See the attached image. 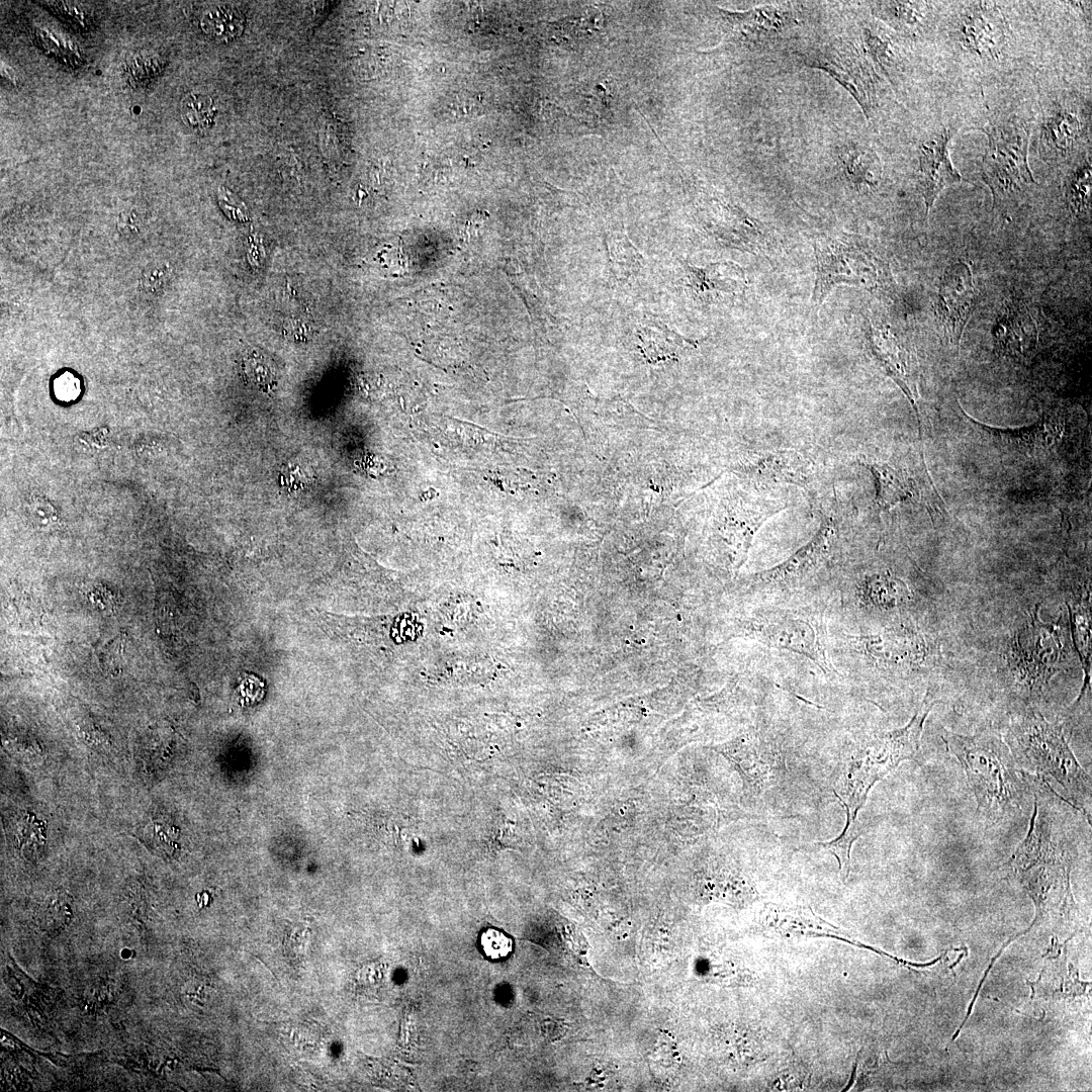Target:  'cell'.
I'll return each mask as SVG.
<instances>
[{"mask_svg":"<svg viewBox=\"0 0 1092 1092\" xmlns=\"http://www.w3.org/2000/svg\"><path fill=\"white\" fill-rule=\"evenodd\" d=\"M1090 105L1081 104L1071 96L1046 102L1041 109L1038 125V154L1050 164H1060L1076 158L1090 142Z\"/></svg>","mask_w":1092,"mask_h":1092,"instance_id":"9c48e42d","label":"cell"},{"mask_svg":"<svg viewBox=\"0 0 1092 1092\" xmlns=\"http://www.w3.org/2000/svg\"><path fill=\"white\" fill-rule=\"evenodd\" d=\"M868 342L876 360L915 405L917 374L909 352L890 331L884 329L870 327Z\"/></svg>","mask_w":1092,"mask_h":1092,"instance_id":"ac0fdd59","label":"cell"},{"mask_svg":"<svg viewBox=\"0 0 1092 1092\" xmlns=\"http://www.w3.org/2000/svg\"><path fill=\"white\" fill-rule=\"evenodd\" d=\"M480 946L485 957L491 960H500L511 953L513 941L505 933L488 928L480 936Z\"/></svg>","mask_w":1092,"mask_h":1092,"instance_id":"d6a6232c","label":"cell"},{"mask_svg":"<svg viewBox=\"0 0 1092 1092\" xmlns=\"http://www.w3.org/2000/svg\"><path fill=\"white\" fill-rule=\"evenodd\" d=\"M1092 165L1087 153L1077 158L1065 182V197L1071 212L1080 217L1090 213Z\"/></svg>","mask_w":1092,"mask_h":1092,"instance_id":"484cf974","label":"cell"},{"mask_svg":"<svg viewBox=\"0 0 1092 1092\" xmlns=\"http://www.w3.org/2000/svg\"><path fill=\"white\" fill-rule=\"evenodd\" d=\"M124 643L125 636L121 633L104 646L99 655L103 670L108 673H117L120 670V660L123 655Z\"/></svg>","mask_w":1092,"mask_h":1092,"instance_id":"836d02e7","label":"cell"},{"mask_svg":"<svg viewBox=\"0 0 1092 1092\" xmlns=\"http://www.w3.org/2000/svg\"><path fill=\"white\" fill-rule=\"evenodd\" d=\"M816 281L812 304L818 310L828 293L837 285L873 288L877 270L868 251L851 241L828 239L815 247Z\"/></svg>","mask_w":1092,"mask_h":1092,"instance_id":"7c38bea8","label":"cell"},{"mask_svg":"<svg viewBox=\"0 0 1092 1092\" xmlns=\"http://www.w3.org/2000/svg\"><path fill=\"white\" fill-rule=\"evenodd\" d=\"M843 647L870 666L889 671L911 670L925 658L926 644L916 630L898 625L879 633L843 634Z\"/></svg>","mask_w":1092,"mask_h":1092,"instance_id":"5bb4252c","label":"cell"},{"mask_svg":"<svg viewBox=\"0 0 1092 1092\" xmlns=\"http://www.w3.org/2000/svg\"><path fill=\"white\" fill-rule=\"evenodd\" d=\"M690 286L699 294L716 292L737 294L746 286L743 270L731 262H720L704 268L689 267Z\"/></svg>","mask_w":1092,"mask_h":1092,"instance_id":"603a6c76","label":"cell"},{"mask_svg":"<svg viewBox=\"0 0 1092 1092\" xmlns=\"http://www.w3.org/2000/svg\"><path fill=\"white\" fill-rule=\"evenodd\" d=\"M838 534L832 524H823L806 546L782 564L760 572L754 582L760 599H779L802 593L816 582L823 566L829 561Z\"/></svg>","mask_w":1092,"mask_h":1092,"instance_id":"30bf717a","label":"cell"},{"mask_svg":"<svg viewBox=\"0 0 1092 1092\" xmlns=\"http://www.w3.org/2000/svg\"><path fill=\"white\" fill-rule=\"evenodd\" d=\"M54 7H55L56 11H59L63 15H67L68 18L74 19L79 24L84 25L83 20L86 19V13H84L85 8H82L79 5H73L71 3L65 4L64 2H61L58 5H56L54 3Z\"/></svg>","mask_w":1092,"mask_h":1092,"instance_id":"74e56055","label":"cell"},{"mask_svg":"<svg viewBox=\"0 0 1092 1092\" xmlns=\"http://www.w3.org/2000/svg\"><path fill=\"white\" fill-rule=\"evenodd\" d=\"M981 130L988 140L982 178L991 190L994 206H1007L1035 185L1028 164L1030 125L1009 115L991 119Z\"/></svg>","mask_w":1092,"mask_h":1092,"instance_id":"5b68a950","label":"cell"},{"mask_svg":"<svg viewBox=\"0 0 1092 1092\" xmlns=\"http://www.w3.org/2000/svg\"><path fill=\"white\" fill-rule=\"evenodd\" d=\"M725 752L739 766L748 794L760 802L787 781L786 757L779 739L761 726L727 746Z\"/></svg>","mask_w":1092,"mask_h":1092,"instance_id":"8fae6325","label":"cell"},{"mask_svg":"<svg viewBox=\"0 0 1092 1092\" xmlns=\"http://www.w3.org/2000/svg\"><path fill=\"white\" fill-rule=\"evenodd\" d=\"M1071 624L1073 644L1079 655L1084 671L1083 685L1074 707L1091 694V592L1085 589L1078 595H1071L1066 602Z\"/></svg>","mask_w":1092,"mask_h":1092,"instance_id":"44dd1931","label":"cell"},{"mask_svg":"<svg viewBox=\"0 0 1092 1092\" xmlns=\"http://www.w3.org/2000/svg\"><path fill=\"white\" fill-rule=\"evenodd\" d=\"M27 512L32 522L41 528L53 526L58 519L55 508L38 496L29 499Z\"/></svg>","mask_w":1092,"mask_h":1092,"instance_id":"e575fe53","label":"cell"},{"mask_svg":"<svg viewBox=\"0 0 1092 1092\" xmlns=\"http://www.w3.org/2000/svg\"><path fill=\"white\" fill-rule=\"evenodd\" d=\"M1040 604L1015 633L1010 650L1011 665L1030 693H1041L1064 660L1065 625L1060 620L1042 622Z\"/></svg>","mask_w":1092,"mask_h":1092,"instance_id":"52a82bcc","label":"cell"},{"mask_svg":"<svg viewBox=\"0 0 1092 1092\" xmlns=\"http://www.w3.org/2000/svg\"><path fill=\"white\" fill-rule=\"evenodd\" d=\"M245 372L247 377L258 384L266 385L272 379L270 369L256 358L246 360Z\"/></svg>","mask_w":1092,"mask_h":1092,"instance_id":"8d00e7d4","label":"cell"},{"mask_svg":"<svg viewBox=\"0 0 1092 1092\" xmlns=\"http://www.w3.org/2000/svg\"><path fill=\"white\" fill-rule=\"evenodd\" d=\"M182 120L190 127L206 129L213 121L214 108L212 99L201 93H189L180 104Z\"/></svg>","mask_w":1092,"mask_h":1092,"instance_id":"1f68e13d","label":"cell"},{"mask_svg":"<svg viewBox=\"0 0 1092 1092\" xmlns=\"http://www.w3.org/2000/svg\"><path fill=\"white\" fill-rule=\"evenodd\" d=\"M858 605L881 613L899 611L911 599L908 585L890 572L867 575L856 586Z\"/></svg>","mask_w":1092,"mask_h":1092,"instance_id":"7402d4cb","label":"cell"},{"mask_svg":"<svg viewBox=\"0 0 1092 1092\" xmlns=\"http://www.w3.org/2000/svg\"><path fill=\"white\" fill-rule=\"evenodd\" d=\"M806 65L834 77L854 97L868 118L878 106L879 79L863 53L847 42H830L803 54Z\"/></svg>","mask_w":1092,"mask_h":1092,"instance_id":"4fadbf2b","label":"cell"},{"mask_svg":"<svg viewBox=\"0 0 1092 1092\" xmlns=\"http://www.w3.org/2000/svg\"><path fill=\"white\" fill-rule=\"evenodd\" d=\"M975 306L972 272L964 262L949 265L939 283L936 314L943 340L950 346L960 341Z\"/></svg>","mask_w":1092,"mask_h":1092,"instance_id":"9a60e30c","label":"cell"},{"mask_svg":"<svg viewBox=\"0 0 1092 1092\" xmlns=\"http://www.w3.org/2000/svg\"><path fill=\"white\" fill-rule=\"evenodd\" d=\"M735 39L746 44L767 43L797 24L792 11L778 5H764L746 11L720 10Z\"/></svg>","mask_w":1092,"mask_h":1092,"instance_id":"e0dca14e","label":"cell"},{"mask_svg":"<svg viewBox=\"0 0 1092 1092\" xmlns=\"http://www.w3.org/2000/svg\"><path fill=\"white\" fill-rule=\"evenodd\" d=\"M934 704V696L928 691L905 726L869 734L843 746L832 787L838 802L845 808L843 829L851 831L861 827L857 814L873 787L902 761L917 758L924 722Z\"/></svg>","mask_w":1092,"mask_h":1092,"instance_id":"7a4b0ae2","label":"cell"},{"mask_svg":"<svg viewBox=\"0 0 1092 1092\" xmlns=\"http://www.w3.org/2000/svg\"><path fill=\"white\" fill-rule=\"evenodd\" d=\"M873 14L907 37L925 35L934 27L935 7L924 1H878L871 3Z\"/></svg>","mask_w":1092,"mask_h":1092,"instance_id":"d6986e66","label":"cell"},{"mask_svg":"<svg viewBox=\"0 0 1092 1092\" xmlns=\"http://www.w3.org/2000/svg\"><path fill=\"white\" fill-rule=\"evenodd\" d=\"M863 39L871 59L894 83L902 74L905 64L898 43L888 32L872 27L866 28Z\"/></svg>","mask_w":1092,"mask_h":1092,"instance_id":"d4e9b609","label":"cell"},{"mask_svg":"<svg viewBox=\"0 0 1092 1092\" xmlns=\"http://www.w3.org/2000/svg\"><path fill=\"white\" fill-rule=\"evenodd\" d=\"M760 925L780 935H805L837 929L816 916L809 907L775 903H767L761 909Z\"/></svg>","mask_w":1092,"mask_h":1092,"instance_id":"ffe728a7","label":"cell"},{"mask_svg":"<svg viewBox=\"0 0 1092 1092\" xmlns=\"http://www.w3.org/2000/svg\"><path fill=\"white\" fill-rule=\"evenodd\" d=\"M1021 774L1033 793L1034 809L1006 869L1032 899L1035 919L1050 912L1066 915L1076 909L1070 874L1078 855L1080 811L1041 778Z\"/></svg>","mask_w":1092,"mask_h":1092,"instance_id":"6da1fadb","label":"cell"},{"mask_svg":"<svg viewBox=\"0 0 1092 1092\" xmlns=\"http://www.w3.org/2000/svg\"><path fill=\"white\" fill-rule=\"evenodd\" d=\"M845 170L849 180L856 186L874 188L881 177V166L876 154L868 149L848 151Z\"/></svg>","mask_w":1092,"mask_h":1092,"instance_id":"4dcf8cb0","label":"cell"},{"mask_svg":"<svg viewBox=\"0 0 1092 1092\" xmlns=\"http://www.w3.org/2000/svg\"><path fill=\"white\" fill-rule=\"evenodd\" d=\"M1028 313L1021 308L1008 307L996 329V344L1000 352L1010 356H1022L1031 350L1035 328Z\"/></svg>","mask_w":1092,"mask_h":1092,"instance_id":"cb8c5ba5","label":"cell"},{"mask_svg":"<svg viewBox=\"0 0 1092 1092\" xmlns=\"http://www.w3.org/2000/svg\"><path fill=\"white\" fill-rule=\"evenodd\" d=\"M878 487V503L882 508H889L912 496L910 481L888 465L871 466Z\"/></svg>","mask_w":1092,"mask_h":1092,"instance_id":"f546056e","label":"cell"},{"mask_svg":"<svg viewBox=\"0 0 1092 1092\" xmlns=\"http://www.w3.org/2000/svg\"><path fill=\"white\" fill-rule=\"evenodd\" d=\"M648 360L671 358L686 348L688 341L664 326H646L639 332Z\"/></svg>","mask_w":1092,"mask_h":1092,"instance_id":"f1b7e54d","label":"cell"},{"mask_svg":"<svg viewBox=\"0 0 1092 1092\" xmlns=\"http://www.w3.org/2000/svg\"><path fill=\"white\" fill-rule=\"evenodd\" d=\"M57 395L64 400H71L78 396L80 391L79 380L71 373H64L55 382Z\"/></svg>","mask_w":1092,"mask_h":1092,"instance_id":"d590c367","label":"cell"},{"mask_svg":"<svg viewBox=\"0 0 1092 1092\" xmlns=\"http://www.w3.org/2000/svg\"><path fill=\"white\" fill-rule=\"evenodd\" d=\"M746 631L760 644L802 655L828 675L839 674L828 651L824 612L818 607L762 606L749 618Z\"/></svg>","mask_w":1092,"mask_h":1092,"instance_id":"8992f818","label":"cell"},{"mask_svg":"<svg viewBox=\"0 0 1092 1092\" xmlns=\"http://www.w3.org/2000/svg\"><path fill=\"white\" fill-rule=\"evenodd\" d=\"M243 26V13L232 5L212 7L203 14L201 19L203 31L220 41H230L240 35Z\"/></svg>","mask_w":1092,"mask_h":1092,"instance_id":"83f0119b","label":"cell"},{"mask_svg":"<svg viewBox=\"0 0 1092 1092\" xmlns=\"http://www.w3.org/2000/svg\"><path fill=\"white\" fill-rule=\"evenodd\" d=\"M941 739L961 763L977 809L996 824L1019 809L1026 782L1005 740L992 730L963 735L943 730Z\"/></svg>","mask_w":1092,"mask_h":1092,"instance_id":"3957f363","label":"cell"},{"mask_svg":"<svg viewBox=\"0 0 1092 1092\" xmlns=\"http://www.w3.org/2000/svg\"><path fill=\"white\" fill-rule=\"evenodd\" d=\"M1005 742L1015 760L1031 775L1053 780L1061 796L1090 821L1091 777L1072 752L1061 724L1027 709L1011 717Z\"/></svg>","mask_w":1092,"mask_h":1092,"instance_id":"277c9868","label":"cell"},{"mask_svg":"<svg viewBox=\"0 0 1092 1092\" xmlns=\"http://www.w3.org/2000/svg\"><path fill=\"white\" fill-rule=\"evenodd\" d=\"M991 435L996 436L1000 442L1013 447L1040 448L1053 441L1060 434L1061 425L1055 419H1044L1031 427L1023 429H997L984 426Z\"/></svg>","mask_w":1092,"mask_h":1092,"instance_id":"4316f807","label":"cell"},{"mask_svg":"<svg viewBox=\"0 0 1092 1092\" xmlns=\"http://www.w3.org/2000/svg\"><path fill=\"white\" fill-rule=\"evenodd\" d=\"M953 134L952 128L941 127L920 143L917 189L924 200L926 213L943 189L962 181V176L949 156Z\"/></svg>","mask_w":1092,"mask_h":1092,"instance_id":"2e32d148","label":"cell"},{"mask_svg":"<svg viewBox=\"0 0 1092 1092\" xmlns=\"http://www.w3.org/2000/svg\"><path fill=\"white\" fill-rule=\"evenodd\" d=\"M949 35L967 55L983 63H996L1007 53L1008 22L996 2L959 3Z\"/></svg>","mask_w":1092,"mask_h":1092,"instance_id":"ba28073f","label":"cell"}]
</instances>
